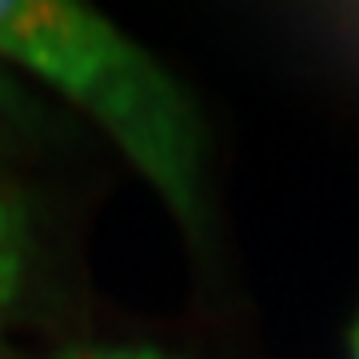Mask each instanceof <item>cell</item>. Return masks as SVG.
Listing matches in <instances>:
<instances>
[{"instance_id": "3957f363", "label": "cell", "mask_w": 359, "mask_h": 359, "mask_svg": "<svg viewBox=\"0 0 359 359\" xmlns=\"http://www.w3.org/2000/svg\"><path fill=\"white\" fill-rule=\"evenodd\" d=\"M60 359H172L152 347H72Z\"/></svg>"}, {"instance_id": "277c9868", "label": "cell", "mask_w": 359, "mask_h": 359, "mask_svg": "<svg viewBox=\"0 0 359 359\" xmlns=\"http://www.w3.org/2000/svg\"><path fill=\"white\" fill-rule=\"evenodd\" d=\"M351 351H355V359H359V323H355V335H351Z\"/></svg>"}, {"instance_id": "6da1fadb", "label": "cell", "mask_w": 359, "mask_h": 359, "mask_svg": "<svg viewBox=\"0 0 359 359\" xmlns=\"http://www.w3.org/2000/svg\"><path fill=\"white\" fill-rule=\"evenodd\" d=\"M0 56L36 72L112 136L184 228H200V128L164 68L68 0H0Z\"/></svg>"}, {"instance_id": "7a4b0ae2", "label": "cell", "mask_w": 359, "mask_h": 359, "mask_svg": "<svg viewBox=\"0 0 359 359\" xmlns=\"http://www.w3.org/2000/svg\"><path fill=\"white\" fill-rule=\"evenodd\" d=\"M25 276V216L0 196V304H8Z\"/></svg>"}]
</instances>
